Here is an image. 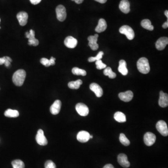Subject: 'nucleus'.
Here are the masks:
<instances>
[{
  "label": "nucleus",
  "instance_id": "1",
  "mask_svg": "<svg viewBox=\"0 0 168 168\" xmlns=\"http://www.w3.org/2000/svg\"><path fill=\"white\" fill-rule=\"evenodd\" d=\"M26 73L22 69L17 70L13 74L12 80L16 86H21L23 85L26 78Z\"/></svg>",
  "mask_w": 168,
  "mask_h": 168
},
{
  "label": "nucleus",
  "instance_id": "2",
  "mask_svg": "<svg viewBox=\"0 0 168 168\" xmlns=\"http://www.w3.org/2000/svg\"><path fill=\"white\" fill-rule=\"evenodd\" d=\"M137 69L141 73L147 74L150 71V66L148 60L146 58H142L137 61Z\"/></svg>",
  "mask_w": 168,
  "mask_h": 168
},
{
  "label": "nucleus",
  "instance_id": "3",
  "mask_svg": "<svg viewBox=\"0 0 168 168\" xmlns=\"http://www.w3.org/2000/svg\"><path fill=\"white\" fill-rule=\"evenodd\" d=\"M119 31L121 34L125 35L129 40H133L134 38V31L130 26L123 25L120 28Z\"/></svg>",
  "mask_w": 168,
  "mask_h": 168
},
{
  "label": "nucleus",
  "instance_id": "4",
  "mask_svg": "<svg viewBox=\"0 0 168 168\" xmlns=\"http://www.w3.org/2000/svg\"><path fill=\"white\" fill-rule=\"evenodd\" d=\"M56 15L58 20L63 22L66 18V9L65 7L62 5H58L56 9Z\"/></svg>",
  "mask_w": 168,
  "mask_h": 168
},
{
  "label": "nucleus",
  "instance_id": "5",
  "mask_svg": "<svg viewBox=\"0 0 168 168\" xmlns=\"http://www.w3.org/2000/svg\"><path fill=\"white\" fill-rule=\"evenodd\" d=\"M156 128L157 131L162 135L164 136H167L168 135V129L167 124L163 121H159L157 122Z\"/></svg>",
  "mask_w": 168,
  "mask_h": 168
},
{
  "label": "nucleus",
  "instance_id": "6",
  "mask_svg": "<svg viewBox=\"0 0 168 168\" xmlns=\"http://www.w3.org/2000/svg\"><path fill=\"white\" fill-rule=\"evenodd\" d=\"M26 38L29 39L28 44L30 45L37 46L39 44V41L35 38V31L32 30H30L29 32H26L25 33Z\"/></svg>",
  "mask_w": 168,
  "mask_h": 168
},
{
  "label": "nucleus",
  "instance_id": "7",
  "mask_svg": "<svg viewBox=\"0 0 168 168\" xmlns=\"http://www.w3.org/2000/svg\"><path fill=\"white\" fill-rule=\"evenodd\" d=\"M75 108L78 113L81 116H86L89 114V108L85 104L78 103L76 105Z\"/></svg>",
  "mask_w": 168,
  "mask_h": 168
},
{
  "label": "nucleus",
  "instance_id": "8",
  "mask_svg": "<svg viewBox=\"0 0 168 168\" xmlns=\"http://www.w3.org/2000/svg\"><path fill=\"white\" fill-rule=\"evenodd\" d=\"M144 142L147 146H151L156 140V136L151 132H147L144 135Z\"/></svg>",
  "mask_w": 168,
  "mask_h": 168
},
{
  "label": "nucleus",
  "instance_id": "9",
  "mask_svg": "<svg viewBox=\"0 0 168 168\" xmlns=\"http://www.w3.org/2000/svg\"><path fill=\"white\" fill-rule=\"evenodd\" d=\"M36 140L37 143L41 146H45L48 143V141L44 136L43 130L42 129H39L37 131Z\"/></svg>",
  "mask_w": 168,
  "mask_h": 168
},
{
  "label": "nucleus",
  "instance_id": "10",
  "mask_svg": "<svg viewBox=\"0 0 168 168\" xmlns=\"http://www.w3.org/2000/svg\"><path fill=\"white\" fill-rule=\"evenodd\" d=\"M98 37L99 35L96 34L94 36H90L88 37V40L89 41L88 45L92 50L96 51L99 48V45L97 44Z\"/></svg>",
  "mask_w": 168,
  "mask_h": 168
},
{
  "label": "nucleus",
  "instance_id": "11",
  "mask_svg": "<svg viewBox=\"0 0 168 168\" xmlns=\"http://www.w3.org/2000/svg\"><path fill=\"white\" fill-rule=\"evenodd\" d=\"M117 160H118L119 164L122 167L127 168L130 166V163L128 161L127 156L125 154H119L118 157H117Z\"/></svg>",
  "mask_w": 168,
  "mask_h": 168
},
{
  "label": "nucleus",
  "instance_id": "12",
  "mask_svg": "<svg viewBox=\"0 0 168 168\" xmlns=\"http://www.w3.org/2000/svg\"><path fill=\"white\" fill-rule=\"evenodd\" d=\"M90 134L87 131H81L77 135V139L79 142L84 143L89 141L90 139Z\"/></svg>",
  "mask_w": 168,
  "mask_h": 168
},
{
  "label": "nucleus",
  "instance_id": "13",
  "mask_svg": "<svg viewBox=\"0 0 168 168\" xmlns=\"http://www.w3.org/2000/svg\"><path fill=\"white\" fill-rule=\"evenodd\" d=\"M168 44V37H162L158 39L156 41V47L158 50L162 51L164 50Z\"/></svg>",
  "mask_w": 168,
  "mask_h": 168
},
{
  "label": "nucleus",
  "instance_id": "14",
  "mask_svg": "<svg viewBox=\"0 0 168 168\" xmlns=\"http://www.w3.org/2000/svg\"><path fill=\"white\" fill-rule=\"evenodd\" d=\"M134 94L131 91H126L125 92L121 93L119 94V97L121 100L124 102H129L133 99Z\"/></svg>",
  "mask_w": 168,
  "mask_h": 168
},
{
  "label": "nucleus",
  "instance_id": "15",
  "mask_svg": "<svg viewBox=\"0 0 168 168\" xmlns=\"http://www.w3.org/2000/svg\"><path fill=\"white\" fill-rule=\"evenodd\" d=\"M90 89L94 93L97 97H101L103 95V89L98 84L93 83L90 85Z\"/></svg>",
  "mask_w": 168,
  "mask_h": 168
},
{
  "label": "nucleus",
  "instance_id": "16",
  "mask_svg": "<svg viewBox=\"0 0 168 168\" xmlns=\"http://www.w3.org/2000/svg\"><path fill=\"white\" fill-rule=\"evenodd\" d=\"M158 104L162 107H165L168 106V95L167 93H164L163 91L160 92Z\"/></svg>",
  "mask_w": 168,
  "mask_h": 168
},
{
  "label": "nucleus",
  "instance_id": "17",
  "mask_svg": "<svg viewBox=\"0 0 168 168\" xmlns=\"http://www.w3.org/2000/svg\"><path fill=\"white\" fill-rule=\"evenodd\" d=\"M17 18L20 25L25 26L28 21V14L24 11L19 12L17 15Z\"/></svg>",
  "mask_w": 168,
  "mask_h": 168
},
{
  "label": "nucleus",
  "instance_id": "18",
  "mask_svg": "<svg viewBox=\"0 0 168 168\" xmlns=\"http://www.w3.org/2000/svg\"><path fill=\"white\" fill-rule=\"evenodd\" d=\"M64 44L65 46L68 48L73 49L77 46L78 41L76 38L72 37H67L65 40Z\"/></svg>",
  "mask_w": 168,
  "mask_h": 168
},
{
  "label": "nucleus",
  "instance_id": "19",
  "mask_svg": "<svg viewBox=\"0 0 168 168\" xmlns=\"http://www.w3.org/2000/svg\"><path fill=\"white\" fill-rule=\"evenodd\" d=\"M119 9L125 14H128L130 11V3L128 0H122L119 4Z\"/></svg>",
  "mask_w": 168,
  "mask_h": 168
},
{
  "label": "nucleus",
  "instance_id": "20",
  "mask_svg": "<svg viewBox=\"0 0 168 168\" xmlns=\"http://www.w3.org/2000/svg\"><path fill=\"white\" fill-rule=\"evenodd\" d=\"M61 107V102L59 100H56L50 107L51 113L54 115L58 114Z\"/></svg>",
  "mask_w": 168,
  "mask_h": 168
},
{
  "label": "nucleus",
  "instance_id": "21",
  "mask_svg": "<svg viewBox=\"0 0 168 168\" xmlns=\"http://www.w3.org/2000/svg\"><path fill=\"white\" fill-rule=\"evenodd\" d=\"M107 24L106 22L104 19H100L98 23V25L95 28V30L97 33H101L103 32L107 29Z\"/></svg>",
  "mask_w": 168,
  "mask_h": 168
},
{
  "label": "nucleus",
  "instance_id": "22",
  "mask_svg": "<svg viewBox=\"0 0 168 168\" xmlns=\"http://www.w3.org/2000/svg\"><path fill=\"white\" fill-rule=\"evenodd\" d=\"M118 71L121 74L125 76L128 73V70L127 68V63L124 60H121L119 62Z\"/></svg>",
  "mask_w": 168,
  "mask_h": 168
},
{
  "label": "nucleus",
  "instance_id": "23",
  "mask_svg": "<svg viewBox=\"0 0 168 168\" xmlns=\"http://www.w3.org/2000/svg\"><path fill=\"white\" fill-rule=\"evenodd\" d=\"M114 118L115 121L120 123H122L126 121V115L121 112H116L114 115Z\"/></svg>",
  "mask_w": 168,
  "mask_h": 168
},
{
  "label": "nucleus",
  "instance_id": "24",
  "mask_svg": "<svg viewBox=\"0 0 168 168\" xmlns=\"http://www.w3.org/2000/svg\"><path fill=\"white\" fill-rule=\"evenodd\" d=\"M4 115L6 117L16 118V117H17L19 116V113L17 110L8 109L5 111L4 113Z\"/></svg>",
  "mask_w": 168,
  "mask_h": 168
},
{
  "label": "nucleus",
  "instance_id": "25",
  "mask_svg": "<svg viewBox=\"0 0 168 168\" xmlns=\"http://www.w3.org/2000/svg\"><path fill=\"white\" fill-rule=\"evenodd\" d=\"M141 25L145 29L149 30H153L154 26L151 24V21L149 19H144L141 22Z\"/></svg>",
  "mask_w": 168,
  "mask_h": 168
},
{
  "label": "nucleus",
  "instance_id": "26",
  "mask_svg": "<svg viewBox=\"0 0 168 168\" xmlns=\"http://www.w3.org/2000/svg\"><path fill=\"white\" fill-rule=\"evenodd\" d=\"M82 80L80 79L74 81H71L68 83V87L71 89H78L80 87V86L82 84Z\"/></svg>",
  "mask_w": 168,
  "mask_h": 168
},
{
  "label": "nucleus",
  "instance_id": "27",
  "mask_svg": "<svg viewBox=\"0 0 168 168\" xmlns=\"http://www.w3.org/2000/svg\"><path fill=\"white\" fill-rule=\"evenodd\" d=\"M103 73L104 75L108 76L110 79H114L116 77V73L112 71V69L109 67L105 68Z\"/></svg>",
  "mask_w": 168,
  "mask_h": 168
},
{
  "label": "nucleus",
  "instance_id": "28",
  "mask_svg": "<svg viewBox=\"0 0 168 168\" xmlns=\"http://www.w3.org/2000/svg\"><path fill=\"white\" fill-rule=\"evenodd\" d=\"M11 163H12L13 168H25L24 163L20 160H14V161H12Z\"/></svg>",
  "mask_w": 168,
  "mask_h": 168
},
{
  "label": "nucleus",
  "instance_id": "29",
  "mask_svg": "<svg viewBox=\"0 0 168 168\" xmlns=\"http://www.w3.org/2000/svg\"><path fill=\"white\" fill-rule=\"evenodd\" d=\"M72 72L73 74L76 75H82L85 76L86 75V72L85 70L80 69L78 67H74L72 69Z\"/></svg>",
  "mask_w": 168,
  "mask_h": 168
},
{
  "label": "nucleus",
  "instance_id": "30",
  "mask_svg": "<svg viewBox=\"0 0 168 168\" xmlns=\"http://www.w3.org/2000/svg\"><path fill=\"white\" fill-rule=\"evenodd\" d=\"M119 139H120L121 143L124 146H128L130 144L129 140L128 139L127 137H126V135L123 133L121 134Z\"/></svg>",
  "mask_w": 168,
  "mask_h": 168
},
{
  "label": "nucleus",
  "instance_id": "31",
  "mask_svg": "<svg viewBox=\"0 0 168 168\" xmlns=\"http://www.w3.org/2000/svg\"><path fill=\"white\" fill-rule=\"evenodd\" d=\"M103 55H104V53L103 51H100L95 57L89 58H88V61L89 62H93L97 61V60H100L102 58Z\"/></svg>",
  "mask_w": 168,
  "mask_h": 168
},
{
  "label": "nucleus",
  "instance_id": "32",
  "mask_svg": "<svg viewBox=\"0 0 168 168\" xmlns=\"http://www.w3.org/2000/svg\"><path fill=\"white\" fill-rule=\"evenodd\" d=\"M96 68L99 70L104 69L107 67V65L102 62L101 59L99 60H97L96 61Z\"/></svg>",
  "mask_w": 168,
  "mask_h": 168
},
{
  "label": "nucleus",
  "instance_id": "33",
  "mask_svg": "<svg viewBox=\"0 0 168 168\" xmlns=\"http://www.w3.org/2000/svg\"><path fill=\"white\" fill-rule=\"evenodd\" d=\"M45 168H56V164L51 160H48L44 164Z\"/></svg>",
  "mask_w": 168,
  "mask_h": 168
},
{
  "label": "nucleus",
  "instance_id": "34",
  "mask_svg": "<svg viewBox=\"0 0 168 168\" xmlns=\"http://www.w3.org/2000/svg\"><path fill=\"white\" fill-rule=\"evenodd\" d=\"M40 62H41V64H42L43 65L46 66V67H49V66L51 65L50 60V59H47V58H41V60H40Z\"/></svg>",
  "mask_w": 168,
  "mask_h": 168
},
{
  "label": "nucleus",
  "instance_id": "35",
  "mask_svg": "<svg viewBox=\"0 0 168 168\" xmlns=\"http://www.w3.org/2000/svg\"><path fill=\"white\" fill-rule=\"evenodd\" d=\"M5 58H6V60H5V62L4 63L5 66L7 67H9L10 65L11 64V62H12V60L11 59V58H10L9 57H8V56H5Z\"/></svg>",
  "mask_w": 168,
  "mask_h": 168
},
{
  "label": "nucleus",
  "instance_id": "36",
  "mask_svg": "<svg viewBox=\"0 0 168 168\" xmlns=\"http://www.w3.org/2000/svg\"><path fill=\"white\" fill-rule=\"evenodd\" d=\"M30 2H31L32 4L37 5V4L40 3L42 0H30Z\"/></svg>",
  "mask_w": 168,
  "mask_h": 168
},
{
  "label": "nucleus",
  "instance_id": "37",
  "mask_svg": "<svg viewBox=\"0 0 168 168\" xmlns=\"http://www.w3.org/2000/svg\"><path fill=\"white\" fill-rule=\"evenodd\" d=\"M5 60H6V58L5 57H3L2 58H0V65H2L4 64V63L5 62Z\"/></svg>",
  "mask_w": 168,
  "mask_h": 168
},
{
  "label": "nucleus",
  "instance_id": "38",
  "mask_svg": "<svg viewBox=\"0 0 168 168\" xmlns=\"http://www.w3.org/2000/svg\"><path fill=\"white\" fill-rule=\"evenodd\" d=\"M55 60H56V58H55L53 57H51V58L50 59L51 65H55Z\"/></svg>",
  "mask_w": 168,
  "mask_h": 168
},
{
  "label": "nucleus",
  "instance_id": "39",
  "mask_svg": "<svg viewBox=\"0 0 168 168\" xmlns=\"http://www.w3.org/2000/svg\"><path fill=\"white\" fill-rule=\"evenodd\" d=\"M103 168H114L113 165L111 164H107L105 165Z\"/></svg>",
  "mask_w": 168,
  "mask_h": 168
},
{
  "label": "nucleus",
  "instance_id": "40",
  "mask_svg": "<svg viewBox=\"0 0 168 168\" xmlns=\"http://www.w3.org/2000/svg\"><path fill=\"white\" fill-rule=\"evenodd\" d=\"M163 28V29H167L168 27V20H167V22H166L164 23H163V25H162Z\"/></svg>",
  "mask_w": 168,
  "mask_h": 168
},
{
  "label": "nucleus",
  "instance_id": "41",
  "mask_svg": "<svg viewBox=\"0 0 168 168\" xmlns=\"http://www.w3.org/2000/svg\"><path fill=\"white\" fill-rule=\"evenodd\" d=\"M72 1H74L77 4H81L84 1V0H72Z\"/></svg>",
  "mask_w": 168,
  "mask_h": 168
},
{
  "label": "nucleus",
  "instance_id": "42",
  "mask_svg": "<svg viewBox=\"0 0 168 168\" xmlns=\"http://www.w3.org/2000/svg\"><path fill=\"white\" fill-rule=\"evenodd\" d=\"M94 1L100 3H105L107 1V0H94Z\"/></svg>",
  "mask_w": 168,
  "mask_h": 168
},
{
  "label": "nucleus",
  "instance_id": "43",
  "mask_svg": "<svg viewBox=\"0 0 168 168\" xmlns=\"http://www.w3.org/2000/svg\"><path fill=\"white\" fill-rule=\"evenodd\" d=\"M164 14H165V16L167 17V20H168V10H166L164 12Z\"/></svg>",
  "mask_w": 168,
  "mask_h": 168
},
{
  "label": "nucleus",
  "instance_id": "44",
  "mask_svg": "<svg viewBox=\"0 0 168 168\" xmlns=\"http://www.w3.org/2000/svg\"><path fill=\"white\" fill-rule=\"evenodd\" d=\"M90 139H92L93 138V135H90Z\"/></svg>",
  "mask_w": 168,
  "mask_h": 168
},
{
  "label": "nucleus",
  "instance_id": "45",
  "mask_svg": "<svg viewBox=\"0 0 168 168\" xmlns=\"http://www.w3.org/2000/svg\"><path fill=\"white\" fill-rule=\"evenodd\" d=\"M0 22H1V19H0Z\"/></svg>",
  "mask_w": 168,
  "mask_h": 168
}]
</instances>
